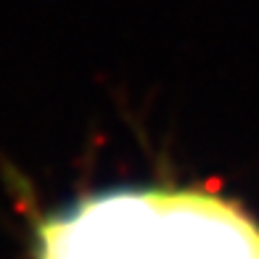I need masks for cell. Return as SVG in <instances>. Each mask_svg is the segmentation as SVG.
I'll return each mask as SVG.
<instances>
[{"label": "cell", "mask_w": 259, "mask_h": 259, "mask_svg": "<svg viewBox=\"0 0 259 259\" xmlns=\"http://www.w3.org/2000/svg\"><path fill=\"white\" fill-rule=\"evenodd\" d=\"M37 259H259V225L206 191L122 188L45 217Z\"/></svg>", "instance_id": "cell-1"}]
</instances>
